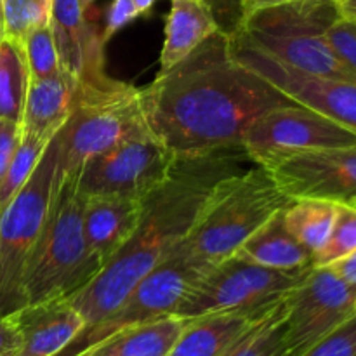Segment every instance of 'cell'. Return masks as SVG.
<instances>
[{"label":"cell","instance_id":"1","mask_svg":"<svg viewBox=\"0 0 356 356\" xmlns=\"http://www.w3.org/2000/svg\"><path fill=\"white\" fill-rule=\"evenodd\" d=\"M153 138L177 159L240 148L257 117L296 101L243 66L219 30L141 89Z\"/></svg>","mask_w":356,"mask_h":356},{"label":"cell","instance_id":"2","mask_svg":"<svg viewBox=\"0 0 356 356\" xmlns=\"http://www.w3.org/2000/svg\"><path fill=\"white\" fill-rule=\"evenodd\" d=\"M243 160L249 159L242 146L177 159L170 176L143 198L141 219L129 242L68 299L86 329L113 315L136 284L183 242L214 184L242 170Z\"/></svg>","mask_w":356,"mask_h":356},{"label":"cell","instance_id":"3","mask_svg":"<svg viewBox=\"0 0 356 356\" xmlns=\"http://www.w3.org/2000/svg\"><path fill=\"white\" fill-rule=\"evenodd\" d=\"M285 195L266 167L238 170L214 184L179 249L211 266L232 257L268 219L284 211Z\"/></svg>","mask_w":356,"mask_h":356},{"label":"cell","instance_id":"4","mask_svg":"<svg viewBox=\"0 0 356 356\" xmlns=\"http://www.w3.org/2000/svg\"><path fill=\"white\" fill-rule=\"evenodd\" d=\"M83 204L76 176L58 184L47 221L30 254L23 277L26 305L70 299L103 270L83 235Z\"/></svg>","mask_w":356,"mask_h":356},{"label":"cell","instance_id":"5","mask_svg":"<svg viewBox=\"0 0 356 356\" xmlns=\"http://www.w3.org/2000/svg\"><path fill=\"white\" fill-rule=\"evenodd\" d=\"M339 17L337 0H294L247 14L233 33L299 72L356 82L327 40Z\"/></svg>","mask_w":356,"mask_h":356},{"label":"cell","instance_id":"6","mask_svg":"<svg viewBox=\"0 0 356 356\" xmlns=\"http://www.w3.org/2000/svg\"><path fill=\"white\" fill-rule=\"evenodd\" d=\"M153 138L141 103V89L110 80L76 87L73 110L56 134L59 146L58 184L79 176L83 163L125 143Z\"/></svg>","mask_w":356,"mask_h":356},{"label":"cell","instance_id":"7","mask_svg":"<svg viewBox=\"0 0 356 356\" xmlns=\"http://www.w3.org/2000/svg\"><path fill=\"white\" fill-rule=\"evenodd\" d=\"M59 146L49 143L28 183L0 211V316L26 306L23 277L58 190Z\"/></svg>","mask_w":356,"mask_h":356},{"label":"cell","instance_id":"8","mask_svg":"<svg viewBox=\"0 0 356 356\" xmlns=\"http://www.w3.org/2000/svg\"><path fill=\"white\" fill-rule=\"evenodd\" d=\"M313 268L277 270L232 256L209 268L176 315L191 320L216 313H268L299 287Z\"/></svg>","mask_w":356,"mask_h":356},{"label":"cell","instance_id":"9","mask_svg":"<svg viewBox=\"0 0 356 356\" xmlns=\"http://www.w3.org/2000/svg\"><path fill=\"white\" fill-rule=\"evenodd\" d=\"M209 268L211 264L202 263L176 247L162 263L156 264L136 284L113 315L97 325L83 329L68 350L75 356L125 327L176 315L183 299L207 273Z\"/></svg>","mask_w":356,"mask_h":356},{"label":"cell","instance_id":"10","mask_svg":"<svg viewBox=\"0 0 356 356\" xmlns=\"http://www.w3.org/2000/svg\"><path fill=\"white\" fill-rule=\"evenodd\" d=\"M346 146H356L353 131L299 103L257 117L242 139L247 159L266 169L301 153Z\"/></svg>","mask_w":356,"mask_h":356},{"label":"cell","instance_id":"11","mask_svg":"<svg viewBox=\"0 0 356 356\" xmlns=\"http://www.w3.org/2000/svg\"><path fill=\"white\" fill-rule=\"evenodd\" d=\"M177 156L155 138L125 143L90 156L76 176L83 197L115 195L143 200L172 172Z\"/></svg>","mask_w":356,"mask_h":356},{"label":"cell","instance_id":"12","mask_svg":"<svg viewBox=\"0 0 356 356\" xmlns=\"http://www.w3.org/2000/svg\"><path fill=\"white\" fill-rule=\"evenodd\" d=\"M356 285L329 268H313L299 287L287 296L285 348L301 356L318 341L356 316Z\"/></svg>","mask_w":356,"mask_h":356},{"label":"cell","instance_id":"13","mask_svg":"<svg viewBox=\"0 0 356 356\" xmlns=\"http://www.w3.org/2000/svg\"><path fill=\"white\" fill-rule=\"evenodd\" d=\"M233 54L240 63L296 103L308 106L356 134V82L325 79L291 68L232 33Z\"/></svg>","mask_w":356,"mask_h":356},{"label":"cell","instance_id":"14","mask_svg":"<svg viewBox=\"0 0 356 356\" xmlns=\"http://www.w3.org/2000/svg\"><path fill=\"white\" fill-rule=\"evenodd\" d=\"M268 170L291 198L356 205V146L301 153Z\"/></svg>","mask_w":356,"mask_h":356},{"label":"cell","instance_id":"15","mask_svg":"<svg viewBox=\"0 0 356 356\" xmlns=\"http://www.w3.org/2000/svg\"><path fill=\"white\" fill-rule=\"evenodd\" d=\"M51 30L61 68L80 86H104L111 76L104 70V42L87 21L79 0H52Z\"/></svg>","mask_w":356,"mask_h":356},{"label":"cell","instance_id":"16","mask_svg":"<svg viewBox=\"0 0 356 356\" xmlns=\"http://www.w3.org/2000/svg\"><path fill=\"white\" fill-rule=\"evenodd\" d=\"M19 343L7 356H54L86 329V322L68 299L26 305L13 313Z\"/></svg>","mask_w":356,"mask_h":356},{"label":"cell","instance_id":"17","mask_svg":"<svg viewBox=\"0 0 356 356\" xmlns=\"http://www.w3.org/2000/svg\"><path fill=\"white\" fill-rule=\"evenodd\" d=\"M143 200L115 195L86 197L83 235L90 254L101 264L108 263L136 232L141 219Z\"/></svg>","mask_w":356,"mask_h":356},{"label":"cell","instance_id":"18","mask_svg":"<svg viewBox=\"0 0 356 356\" xmlns=\"http://www.w3.org/2000/svg\"><path fill=\"white\" fill-rule=\"evenodd\" d=\"M76 87V80L65 70L56 76L30 80L21 118V134L51 141L72 113Z\"/></svg>","mask_w":356,"mask_h":356},{"label":"cell","instance_id":"19","mask_svg":"<svg viewBox=\"0 0 356 356\" xmlns=\"http://www.w3.org/2000/svg\"><path fill=\"white\" fill-rule=\"evenodd\" d=\"M268 313H216L191 318L169 356H228Z\"/></svg>","mask_w":356,"mask_h":356},{"label":"cell","instance_id":"20","mask_svg":"<svg viewBox=\"0 0 356 356\" xmlns=\"http://www.w3.org/2000/svg\"><path fill=\"white\" fill-rule=\"evenodd\" d=\"M219 30V21L207 0H172L160 51V72L183 61Z\"/></svg>","mask_w":356,"mask_h":356},{"label":"cell","instance_id":"21","mask_svg":"<svg viewBox=\"0 0 356 356\" xmlns=\"http://www.w3.org/2000/svg\"><path fill=\"white\" fill-rule=\"evenodd\" d=\"M188 322L177 315L162 316L117 330L87 350L104 356H169Z\"/></svg>","mask_w":356,"mask_h":356},{"label":"cell","instance_id":"22","mask_svg":"<svg viewBox=\"0 0 356 356\" xmlns=\"http://www.w3.org/2000/svg\"><path fill=\"white\" fill-rule=\"evenodd\" d=\"M249 263L277 270H296L313 266V254L287 232L282 212L268 219L233 254Z\"/></svg>","mask_w":356,"mask_h":356},{"label":"cell","instance_id":"23","mask_svg":"<svg viewBox=\"0 0 356 356\" xmlns=\"http://www.w3.org/2000/svg\"><path fill=\"white\" fill-rule=\"evenodd\" d=\"M337 204L320 198H292L282 211L287 232L315 256L329 238L336 219Z\"/></svg>","mask_w":356,"mask_h":356},{"label":"cell","instance_id":"24","mask_svg":"<svg viewBox=\"0 0 356 356\" xmlns=\"http://www.w3.org/2000/svg\"><path fill=\"white\" fill-rule=\"evenodd\" d=\"M30 72L23 45L3 38L0 42V118L21 125Z\"/></svg>","mask_w":356,"mask_h":356},{"label":"cell","instance_id":"25","mask_svg":"<svg viewBox=\"0 0 356 356\" xmlns=\"http://www.w3.org/2000/svg\"><path fill=\"white\" fill-rule=\"evenodd\" d=\"M287 298L257 322L228 356H289L285 348Z\"/></svg>","mask_w":356,"mask_h":356},{"label":"cell","instance_id":"26","mask_svg":"<svg viewBox=\"0 0 356 356\" xmlns=\"http://www.w3.org/2000/svg\"><path fill=\"white\" fill-rule=\"evenodd\" d=\"M49 143L51 141L33 138V136L21 134L19 145H17L13 160H10V165L7 169L6 177H3L2 184H0V211L28 183L33 170L37 169L40 159L44 156Z\"/></svg>","mask_w":356,"mask_h":356},{"label":"cell","instance_id":"27","mask_svg":"<svg viewBox=\"0 0 356 356\" xmlns=\"http://www.w3.org/2000/svg\"><path fill=\"white\" fill-rule=\"evenodd\" d=\"M52 0H2L3 38L23 44L33 28L51 21Z\"/></svg>","mask_w":356,"mask_h":356},{"label":"cell","instance_id":"28","mask_svg":"<svg viewBox=\"0 0 356 356\" xmlns=\"http://www.w3.org/2000/svg\"><path fill=\"white\" fill-rule=\"evenodd\" d=\"M21 45H23L24 58H26L30 80L49 79V76H56L63 72L49 23L33 28L24 37Z\"/></svg>","mask_w":356,"mask_h":356},{"label":"cell","instance_id":"29","mask_svg":"<svg viewBox=\"0 0 356 356\" xmlns=\"http://www.w3.org/2000/svg\"><path fill=\"white\" fill-rule=\"evenodd\" d=\"M356 249V205L337 204L332 232L325 245L313 256V266L325 268Z\"/></svg>","mask_w":356,"mask_h":356},{"label":"cell","instance_id":"30","mask_svg":"<svg viewBox=\"0 0 356 356\" xmlns=\"http://www.w3.org/2000/svg\"><path fill=\"white\" fill-rule=\"evenodd\" d=\"M301 356H356V316L318 341Z\"/></svg>","mask_w":356,"mask_h":356},{"label":"cell","instance_id":"31","mask_svg":"<svg viewBox=\"0 0 356 356\" xmlns=\"http://www.w3.org/2000/svg\"><path fill=\"white\" fill-rule=\"evenodd\" d=\"M327 40L337 58L356 76V23L339 17L327 31Z\"/></svg>","mask_w":356,"mask_h":356},{"label":"cell","instance_id":"32","mask_svg":"<svg viewBox=\"0 0 356 356\" xmlns=\"http://www.w3.org/2000/svg\"><path fill=\"white\" fill-rule=\"evenodd\" d=\"M138 16H141V13L136 7L134 0H113L106 13L104 28L101 31V38L104 44Z\"/></svg>","mask_w":356,"mask_h":356},{"label":"cell","instance_id":"33","mask_svg":"<svg viewBox=\"0 0 356 356\" xmlns=\"http://www.w3.org/2000/svg\"><path fill=\"white\" fill-rule=\"evenodd\" d=\"M21 139V125L16 122L0 118V184L6 177L14 153Z\"/></svg>","mask_w":356,"mask_h":356},{"label":"cell","instance_id":"34","mask_svg":"<svg viewBox=\"0 0 356 356\" xmlns=\"http://www.w3.org/2000/svg\"><path fill=\"white\" fill-rule=\"evenodd\" d=\"M17 343H19V334H17V327L13 315L0 316V356L13 353Z\"/></svg>","mask_w":356,"mask_h":356},{"label":"cell","instance_id":"35","mask_svg":"<svg viewBox=\"0 0 356 356\" xmlns=\"http://www.w3.org/2000/svg\"><path fill=\"white\" fill-rule=\"evenodd\" d=\"M330 271H334V273L337 275L339 278H343L344 282H348V284L351 285H356V249L353 252H350L348 256H344L343 259L336 261V263L329 264Z\"/></svg>","mask_w":356,"mask_h":356},{"label":"cell","instance_id":"36","mask_svg":"<svg viewBox=\"0 0 356 356\" xmlns=\"http://www.w3.org/2000/svg\"><path fill=\"white\" fill-rule=\"evenodd\" d=\"M285 2H294V0H238L240 19L257 9H264V7L278 6V3H285Z\"/></svg>","mask_w":356,"mask_h":356},{"label":"cell","instance_id":"37","mask_svg":"<svg viewBox=\"0 0 356 356\" xmlns=\"http://www.w3.org/2000/svg\"><path fill=\"white\" fill-rule=\"evenodd\" d=\"M211 3L212 10H214L216 17H218V13H233V7H235V13L238 16L240 21V9H238V0H207Z\"/></svg>","mask_w":356,"mask_h":356},{"label":"cell","instance_id":"38","mask_svg":"<svg viewBox=\"0 0 356 356\" xmlns=\"http://www.w3.org/2000/svg\"><path fill=\"white\" fill-rule=\"evenodd\" d=\"M337 6H339L341 17L356 23V0H337Z\"/></svg>","mask_w":356,"mask_h":356},{"label":"cell","instance_id":"39","mask_svg":"<svg viewBox=\"0 0 356 356\" xmlns=\"http://www.w3.org/2000/svg\"><path fill=\"white\" fill-rule=\"evenodd\" d=\"M134 3H136V7L139 9V13L145 14L152 9L153 3H155V0H134Z\"/></svg>","mask_w":356,"mask_h":356},{"label":"cell","instance_id":"40","mask_svg":"<svg viewBox=\"0 0 356 356\" xmlns=\"http://www.w3.org/2000/svg\"><path fill=\"white\" fill-rule=\"evenodd\" d=\"M79 2H80V7H82L83 13L87 14V10H89L90 7H92V3L96 2V0H79Z\"/></svg>","mask_w":356,"mask_h":356},{"label":"cell","instance_id":"41","mask_svg":"<svg viewBox=\"0 0 356 356\" xmlns=\"http://www.w3.org/2000/svg\"><path fill=\"white\" fill-rule=\"evenodd\" d=\"M75 356H104V355L96 353V351H92V350H83V351H80V353H76Z\"/></svg>","mask_w":356,"mask_h":356},{"label":"cell","instance_id":"42","mask_svg":"<svg viewBox=\"0 0 356 356\" xmlns=\"http://www.w3.org/2000/svg\"><path fill=\"white\" fill-rule=\"evenodd\" d=\"M3 40V16H2V2H0V42Z\"/></svg>","mask_w":356,"mask_h":356},{"label":"cell","instance_id":"43","mask_svg":"<svg viewBox=\"0 0 356 356\" xmlns=\"http://www.w3.org/2000/svg\"><path fill=\"white\" fill-rule=\"evenodd\" d=\"M54 356H73V353L68 350V348H65V350H63L61 353H58V355H54Z\"/></svg>","mask_w":356,"mask_h":356},{"label":"cell","instance_id":"44","mask_svg":"<svg viewBox=\"0 0 356 356\" xmlns=\"http://www.w3.org/2000/svg\"><path fill=\"white\" fill-rule=\"evenodd\" d=\"M355 313H356V308H355Z\"/></svg>","mask_w":356,"mask_h":356},{"label":"cell","instance_id":"45","mask_svg":"<svg viewBox=\"0 0 356 356\" xmlns=\"http://www.w3.org/2000/svg\"><path fill=\"white\" fill-rule=\"evenodd\" d=\"M0 2H2V0H0Z\"/></svg>","mask_w":356,"mask_h":356}]
</instances>
